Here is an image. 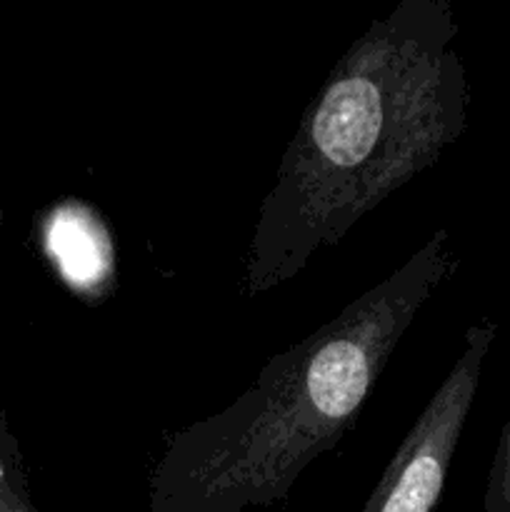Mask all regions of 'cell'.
Masks as SVG:
<instances>
[{
    "label": "cell",
    "instance_id": "3",
    "mask_svg": "<svg viewBox=\"0 0 510 512\" xmlns=\"http://www.w3.org/2000/svg\"><path fill=\"white\" fill-rule=\"evenodd\" d=\"M495 335L498 325L490 318H480L465 330L458 360L400 440L398 450L360 512L438 510Z\"/></svg>",
    "mask_w": 510,
    "mask_h": 512
},
{
    "label": "cell",
    "instance_id": "2",
    "mask_svg": "<svg viewBox=\"0 0 510 512\" xmlns=\"http://www.w3.org/2000/svg\"><path fill=\"white\" fill-rule=\"evenodd\" d=\"M435 230L395 273L273 355L228 408L170 435L145 512H248L283 503L358 420L415 315L458 268Z\"/></svg>",
    "mask_w": 510,
    "mask_h": 512
},
{
    "label": "cell",
    "instance_id": "7",
    "mask_svg": "<svg viewBox=\"0 0 510 512\" xmlns=\"http://www.w3.org/2000/svg\"><path fill=\"white\" fill-rule=\"evenodd\" d=\"M10 448H18V440H15V435L10 433L8 423H5V418L0 415V453H5V450Z\"/></svg>",
    "mask_w": 510,
    "mask_h": 512
},
{
    "label": "cell",
    "instance_id": "1",
    "mask_svg": "<svg viewBox=\"0 0 510 512\" xmlns=\"http://www.w3.org/2000/svg\"><path fill=\"white\" fill-rule=\"evenodd\" d=\"M458 35L448 0H403L350 43L305 108L260 203L245 298L298 278L458 143L470 105Z\"/></svg>",
    "mask_w": 510,
    "mask_h": 512
},
{
    "label": "cell",
    "instance_id": "4",
    "mask_svg": "<svg viewBox=\"0 0 510 512\" xmlns=\"http://www.w3.org/2000/svg\"><path fill=\"white\" fill-rule=\"evenodd\" d=\"M43 245L63 283L88 303L113 290L115 245L100 215L80 200L55 205L43 223Z\"/></svg>",
    "mask_w": 510,
    "mask_h": 512
},
{
    "label": "cell",
    "instance_id": "6",
    "mask_svg": "<svg viewBox=\"0 0 510 512\" xmlns=\"http://www.w3.org/2000/svg\"><path fill=\"white\" fill-rule=\"evenodd\" d=\"M485 512H510V423L503 428L483 495Z\"/></svg>",
    "mask_w": 510,
    "mask_h": 512
},
{
    "label": "cell",
    "instance_id": "5",
    "mask_svg": "<svg viewBox=\"0 0 510 512\" xmlns=\"http://www.w3.org/2000/svg\"><path fill=\"white\" fill-rule=\"evenodd\" d=\"M0 512H38L30 495L20 448L0 453Z\"/></svg>",
    "mask_w": 510,
    "mask_h": 512
}]
</instances>
